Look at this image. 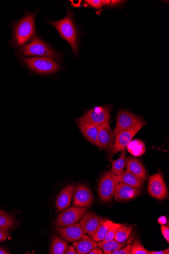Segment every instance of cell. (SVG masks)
Masks as SVG:
<instances>
[{"label":"cell","mask_w":169,"mask_h":254,"mask_svg":"<svg viewBox=\"0 0 169 254\" xmlns=\"http://www.w3.org/2000/svg\"><path fill=\"white\" fill-rule=\"evenodd\" d=\"M47 21L57 30L60 37L70 45L72 53L78 57L79 33L74 21L73 13L68 10L64 18L57 21Z\"/></svg>","instance_id":"1"},{"label":"cell","mask_w":169,"mask_h":254,"mask_svg":"<svg viewBox=\"0 0 169 254\" xmlns=\"http://www.w3.org/2000/svg\"><path fill=\"white\" fill-rule=\"evenodd\" d=\"M37 12L26 14L17 21L13 28V43L17 47L25 45L35 32V19Z\"/></svg>","instance_id":"2"},{"label":"cell","mask_w":169,"mask_h":254,"mask_svg":"<svg viewBox=\"0 0 169 254\" xmlns=\"http://www.w3.org/2000/svg\"><path fill=\"white\" fill-rule=\"evenodd\" d=\"M22 56H37L53 59L60 63V55L41 39L35 36L28 44L23 46L18 50Z\"/></svg>","instance_id":"3"},{"label":"cell","mask_w":169,"mask_h":254,"mask_svg":"<svg viewBox=\"0 0 169 254\" xmlns=\"http://www.w3.org/2000/svg\"><path fill=\"white\" fill-rule=\"evenodd\" d=\"M113 106V105H109L95 107L76 119V123L88 124L98 127L110 121Z\"/></svg>","instance_id":"4"},{"label":"cell","mask_w":169,"mask_h":254,"mask_svg":"<svg viewBox=\"0 0 169 254\" xmlns=\"http://www.w3.org/2000/svg\"><path fill=\"white\" fill-rule=\"evenodd\" d=\"M24 62L32 71L42 75L54 73L61 67L57 62L48 58H26Z\"/></svg>","instance_id":"5"},{"label":"cell","mask_w":169,"mask_h":254,"mask_svg":"<svg viewBox=\"0 0 169 254\" xmlns=\"http://www.w3.org/2000/svg\"><path fill=\"white\" fill-rule=\"evenodd\" d=\"M146 125V122L141 119L137 124L129 129L119 132L115 137L113 146L110 151V158L123 149L132 140L134 135Z\"/></svg>","instance_id":"6"},{"label":"cell","mask_w":169,"mask_h":254,"mask_svg":"<svg viewBox=\"0 0 169 254\" xmlns=\"http://www.w3.org/2000/svg\"><path fill=\"white\" fill-rule=\"evenodd\" d=\"M118 182L117 176L113 174L111 171L107 172L103 176L98 187L99 194L103 202L112 200Z\"/></svg>","instance_id":"7"},{"label":"cell","mask_w":169,"mask_h":254,"mask_svg":"<svg viewBox=\"0 0 169 254\" xmlns=\"http://www.w3.org/2000/svg\"><path fill=\"white\" fill-rule=\"evenodd\" d=\"M86 207H71L60 214L56 221L55 226L61 227L77 223L87 212Z\"/></svg>","instance_id":"8"},{"label":"cell","mask_w":169,"mask_h":254,"mask_svg":"<svg viewBox=\"0 0 169 254\" xmlns=\"http://www.w3.org/2000/svg\"><path fill=\"white\" fill-rule=\"evenodd\" d=\"M148 190L153 198L158 200H163L168 197L166 185L160 171L150 177Z\"/></svg>","instance_id":"9"},{"label":"cell","mask_w":169,"mask_h":254,"mask_svg":"<svg viewBox=\"0 0 169 254\" xmlns=\"http://www.w3.org/2000/svg\"><path fill=\"white\" fill-rule=\"evenodd\" d=\"M142 117L126 110L120 111L117 114L115 127L113 133L116 136L119 132L130 129L137 124Z\"/></svg>","instance_id":"10"},{"label":"cell","mask_w":169,"mask_h":254,"mask_svg":"<svg viewBox=\"0 0 169 254\" xmlns=\"http://www.w3.org/2000/svg\"><path fill=\"white\" fill-rule=\"evenodd\" d=\"M61 238L68 242H76L85 236L84 230L80 223H74L56 228Z\"/></svg>","instance_id":"11"},{"label":"cell","mask_w":169,"mask_h":254,"mask_svg":"<svg viewBox=\"0 0 169 254\" xmlns=\"http://www.w3.org/2000/svg\"><path fill=\"white\" fill-rule=\"evenodd\" d=\"M109 121L98 127V142L100 148L111 151L115 140V136Z\"/></svg>","instance_id":"12"},{"label":"cell","mask_w":169,"mask_h":254,"mask_svg":"<svg viewBox=\"0 0 169 254\" xmlns=\"http://www.w3.org/2000/svg\"><path fill=\"white\" fill-rule=\"evenodd\" d=\"M73 205L75 207H89L94 198L90 190L84 185H78L75 188Z\"/></svg>","instance_id":"13"},{"label":"cell","mask_w":169,"mask_h":254,"mask_svg":"<svg viewBox=\"0 0 169 254\" xmlns=\"http://www.w3.org/2000/svg\"><path fill=\"white\" fill-rule=\"evenodd\" d=\"M140 194V190L123 182H119L116 185L113 197L116 201L128 200L138 196Z\"/></svg>","instance_id":"14"},{"label":"cell","mask_w":169,"mask_h":254,"mask_svg":"<svg viewBox=\"0 0 169 254\" xmlns=\"http://www.w3.org/2000/svg\"><path fill=\"white\" fill-rule=\"evenodd\" d=\"M75 188V185L70 184L60 192L56 202L57 212L64 210L69 206L72 198L74 196Z\"/></svg>","instance_id":"15"},{"label":"cell","mask_w":169,"mask_h":254,"mask_svg":"<svg viewBox=\"0 0 169 254\" xmlns=\"http://www.w3.org/2000/svg\"><path fill=\"white\" fill-rule=\"evenodd\" d=\"M125 167L127 171L138 177L143 182H144L147 180V171L137 159L132 157L126 158Z\"/></svg>","instance_id":"16"},{"label":"cell","mask_w":169,"mask_h":254,"mask_svg":"<svg viewBox=\"0 0 169 254\" xmlns=\"http://www.w3.org/2000/svg\"><path fill=\"white\" fill-rule=\"evenodd\" d=\"M101 219L100 216L92 212H87L80 221L85 234L91 236L97 229Z\"/></svg>","instance_id":"17"},{"label":"cell","mask_w":169,"mask_h":254,"mask_svg":"<svg viewBox=\"0 0 169 254\" xmlns=\"http://www.w3.org/2000/svg\"><path fill=\"white\" fill-rule=\"evenodd\" d=\"M77 125L86 139L100 148L98 142V127L84 123H77Z\"/></svg>","instance_id":"18"},{"label":"cell","mask_w":169,"mask_h":254,"mask_svg":"<svg viewBox=\"0 0 169 254\" xmlns=\"http://www.w3.org/2000/svg\"><path fill=\"white\" fill-rule=\"evenodd\" d=\"M73 245L78 254H88L90 251L98 246V243L91 238L85 236L82 239L75 242Z\"/></svg>","instance_id":"19"},{"label":"cell","mask_w":169,"mask_h":254,"mask_svg":"<svg viewBox=\"0 0 169 254\" xmlns=\"http://www.w3.org/2000/svg\"><path fill=\"white\" fill-rule=\"evenodd\" d=\"M117 177L120 182H123L139 190L142 189L144 182L127 170L123 171Z\"/></svg>","instance_id":"20"},{"label":"cell","mask_w":169,"mask_h":254,"mask_svg":"<svg viewBox=\"0 0 169 254\" xmlns=\"http://www.w3.org/2000/svg\"><path fill=\"white\" fill-rule=\"evenodd\" d=\"M113 223L111 221L101 219L97 229H96L95 232L91 236L92 239L96 242L103 241Z\"/></svg>","instance_id":"21"},{"label":"cell","mask_w":169,"mask_h":254,"mask_svg":"<svg viewBox=\"0 0 169 254\" xmlns=\"http://www.w3.org/2000/svg\"><path fill=\"white\" fill-rule=\"evenodd\" d=\"M132 238L124 243H119L113 240L108 242H99L98 245L103 250L104 254H111L113 252L116 250L124 248L128 244H130Z\"/></svg>","instance_id":"22"},{"label":"cell","mask_w":169,"mask_h":254,"mask_svg":"<svg viewBox=\"0 0 169 254\" xmlns=\"http://www.w3.org/2000/svg\"><path fill=\"white\" fill-rule=\"evenodd\" d=\"M120 151H121V155L120 157L116 160L112 161V167L111 171L115 176L122 173L125 167L126 159L125 149H123Z\"/></svg>","instance_id":"23"},{"label":"cell","mask_w":169,"mask_h":254,"mask_svg":"<svg viewBox=\"0 0 169 254\" xmlns=\"http://www.w3.org/2000/svg\"><path fill=\"white\" fill-rule=\"evenodd\" d=\"M68 247L69 246L64 240L56 236L52 240L51 247V254H64Z\"/></svg>","instance_id":"24"},{"label":"cell","mask_w":169,"mask_h":254,"mask_svg":"<svg viewBox=\"0 0 169 254\" xmlns=\"http://www.w3.org/2000/svg\"><path fill=\"white\" fill-rule=\"evenodd\" d=\"M126 148L129 152L135 157L142 156L146 150L144 143L139 139L132 140Z\"/></svg>","instance_id":"25"},{"label":"cell","mask_w":169,"mask_h":254,"mask_svg":"<svg viewBox=\"0 0 169 254\" xmlns=\"http://www.w3.org/2000/svg\"><path fill=\"white\" fill-rule=\"evenodd\" d=\"M133 228L132 225L119 224L114 240L119 243L126 242L130 236Z\"/></svg>","instance_id":"26"},{"label":"cell","mask_w":169,"mask_h":254,"mask_svg":"<svg viewBox=\"0 0 169 254\" xmlns=\"http://www.w3.org/2000/svg\"><path fill=\"white\" fill-rule=\"evenodd\" d=\"M14 218L9 213L0 210V229L8 230L14 224Z\"/></svg>","instance_id":"27"},{"label":"cell","mask_w":169,"mask_h":254,"mask_svg":"<svg viewBox=\"0 0 169 254\" xmlns=\"http://www.w3.org/2000/svg\"><path fill=\"white\" fill-rule=\"evenodd\" d=\"M131 245V254H150V251L144 247L139 238L135 239Z\"/></svg>","instance_id":"28"},{"label":"cell","mask_w":169,"mask_h":254,"mask_svg":"<svg viewBox=\"0 0 169 254\" xmlns=\"http://www.w3.org/2000/svg\"><path fill=\"white\" fill-rule=\"evenodd\" d=\"M119 224L113 223L108 230V233L105 240L102 242H108L114 240L117 230L119 227Z\"/></svg>","instance_id":"29"},{"label":"cell","mask_w":169,"mask_h":254,"mask_svg":"<svg viewBox=\"0 0 169 254\" xmlns=\"http://www.w3.org/2000/svg\"><path fill=\"white\" fill-rule=\"evenodd\" d=\"M86 5L91 7L95 9H99L102 8L101 1L100 0H86L84 1Z\"/></svg>","instance_id":"30"},{"label":"cell","mask_w":169,"mask_h":254,"mask_svg":"<svg viewBox=\"0 0 169 254\" xmlns=\"http://www.w3.org/2000/svg\"><path fill=\"white\" fill-rule=\"evenodd\" d=\"M131 253L132 245L129 244L121 249L116 250L113 252L111 254H131Z\"/></svg>","instance_id":"31"},{"label":"cell","mask_w":169,"mask_h":254,"mask_svg":"<svg viewBox=\"0 0 169 254\" xmlns=\"http://www.w3.org/2000/svg\"><path fill=\"white\" fill-rule=\"evenodd\" d=\"M161 232L162 235L163 236L165 239L168 243L169 242V226L165 225H161Z\"/></svg>","instance_id":"32"},{"label":"cell","mask_w":169,"mask_h":254,"mask_svg":"<svg viewBox=\"0 0 169 254\" xmlns=\"http://www.w3.org/2000/svg\"><path fill=\"white\" fill-rule=\"evenodd\" d=\"M8 236V231L7 230L0 229V243L5 241Z\"/></svg>","instance_id":"33"},{"label":"cell","mask_w":169,"mask_h":254,"mask_svg":"<svg viewBox=\"0 0 169 254\" xmlns=\"http://www.w3.org/2000/svg\"><path fill=\"white\" fill-rule=\"evenodd\" d=\"M126 1H111L110 5L108 6L111 7H115L117 6H121L123 3H124Z\"/></svg>","instance_id":"34"},{"label":"cell","mask_w":169,"mask_h":254,"mask_svg":"<svg viewBox=\"0 0 169 254\" xmlns=\"http://www.w3.org/2000/svg\"><path fill=\"white\" fill-rule=\"evenodd\" d=\"M89 254H103L104 252L100 248L96 247L93 250H92L91 251H90L89 253Z\"/></svg>","instance_id":"35"},{"label":"cell","mask_w":169,"mask_h":254,"mask_svg":"<svg viewBox=\"0 0 169 254\" xmlns=\"http://www.w3.org/2000/svg\"><path fill=\"white\" fill-rule=\"evenodd\" d=\"M65 254H78V252L74 247L69 246Z\"/></svg>","instance_id":"36"},{"label":"cell","mask_w":169,"mask_h":254,"mask_svg":"<svg viewBox=\"0 0 169 254\" xmlns=\"http://www.w3.org/2000/svg\"><path fill=\"white\" fill-rule=\"evenodd\" d=\"M169 249L168 248L166 250L159 251H150V254H169Z\"/></svg>","instance_id":"37"},{"label":"cell","mask_w":169,"mask_h":254,"mask_svg":"<svg viewBox=\"0 0 169 254\" xmlns=\"http://www.w3.org/2000/svg\"><path fill=\"white\" fill-rule=\"evenodd\" d=\"M158 222L161 225H166L167 223V219L165 216H161L158 219Z\"/></svg>","instance_id":"38"},{"label":"cell","mask_w":169,"mask_h":254,"mask_svg":"<svg viewBox=\"0 0 169 254\" xmlns=\"http://www.w3.org/2000/svg\"><path fill=\"white\" fill-rule=\"evenodd\" d=\"M110 0H102L101 4L102 6H109L111 3Z\"/></svg>","instance_id":"39"},{"label":"cell","mask_w":169,"mask_h":254,"mask_svg":"<svg viewBox=\"0 0 169 254\" xmlns=\"http://www.w3.org/2000/svg\"><path fill=\"white\" fill-rule=\"evenodd\" d=\"M10 253L5 250L0 248V254H9Z\"/></svg>","instance_id":"40"}]
</instances>
